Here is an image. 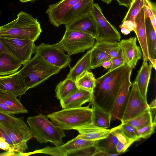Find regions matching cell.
I'll return each mask as SVG.
<instances>
[{
  "mask_svg": "<svg viewBox=\"0 0 156 156\" xmlns=\"http://www.w3.org/2000/svg\"><path fill=\"white\" fill-rule=\"evenodd\" d=\"M102 1L108 4L111 2L113 0H101Z\"/></svg>",
  "mask_w": 156,
  "mask_h": 156,
  "instance_id": "cell-53",
  "label": "cell"
},
{
  "mask_svg": "<svg viewBox=\"0 0 156 156\" xmlns=\"http://www.w3.org/2000/svg\"><path fill=\"white\" fill-rule=\"evenodd\" d=\"M36 153H43L53 156H67V154L60 148L59 147H47L41 149L37 150L33 152L23 153V155H29Z\"/></svg>",
  "mask_w": 156,
  "mask_h": 156,
  "instance_id": "cell-38",
  "label": "cell"
},
{
  "mask_svg": "<svg viewBox=\"0 0 156 156\" xmlns=\"http://www.w3.org/2000/svg\"><path fill=\"white\" fill-rule=\"evenodd\" d=\"M96 150V147L94 145L77 151L71 155L94 156Z\"/></svg>",
  "mask_w": 156,
  "mask_h": 156,
  "instance_id": "cell-43",
  "label": "cell"
},
{
  "mask_svg": "<svg viewBox=\"0 0 156 156\" xmlns=\"http://www.w3.org/2000/svg\"><path fill=\"white\" fill-rule=\"evenodd\" d=\"M27 121L32 137L41 144L50 142L56 146L63 144L62 138L66 136L64 130L55 126L42 114L27 118Z\"/></svg>",
  "mask_w": 156,
  "mask_h": 156,
  "instance_id": "cell-4",
  "label": "cell"
},
{
  "mask_svg": "<svg viewBox=\"0 0 156 156\" xmlns=\"http://www.w3.org/2000/svg\"><path fill=\"white\" fill-rule=\"evenodd\" d=\"M90 13L96 24L97 34L95 38L96 41L116 43L120 41V33L106 19L98 3H94Z\"/></svg>",
  "mask_w": 156,
  "mask_h": 156,
  "instance_id": "cell-8",
  "label": "cell"
},
{
  "mask_svg": "<svg viewBox=\"0 0 156 156\" xmlns=\"http://www.w3.org/2000/svg\"><path fill=\"white\" fill-rule=\"evenodd\" d=\"M118 141L117 138L110 133L107 137L96 141L95 146L100 151L109 153H117L116 146Z\"/></svg>",
  "mask_w": 156,
  "mask_h": 156,
  "instance_id": "cell-29",
  "label": "cell"
},
{
  "mask_svg": "<svg viewBox=\"0 0 156 156\" xmlns=\"http://www.w3.org/2000/svg\"><path fill=\"white\" fill-rule=\"evenodd\" d=\"M75 81L66 78L60 82L56 86L55 91L57 98L61 101L78 89Z\"/></svg>",
  "mask_w": 156,
  "mask_h": 156,
  "instance_id": "cell-27",
  "label": "cell"
},
{
  "mask_svg": "<svg viewBox=\"0 0 156 156\" xmlns=\"http://www.w3.org/2000/svg\"><path fill=\"white\" fill-rule=\"evenodd\" d=\"M57 127L61 129L71 130L93 123V111L89 105L78 108L63 109L47 115Z\"/></svg>",
  "mask_w": 156,
  "mask_h": 156,
  "instance_id": "cell-1",
  "label": "cell"
},
{
  "mask_svg": "<svg viewBox=\"0 0 156 156\" xmlns=\"http://www.w3.org/2000/svg\"><path fill=\"white\" fill-rule=\"evenodd\" d=\"M0 149L6 151H9L11 152H14L11 149L9 144L2 138H0Z\"/></svg>",
  "mask_w": 156,
  "mask_h": 156,
  "instance_id": "cell-46",
  "label": "cell"
},
{
  "mask_svg": "<svg viewBox=\"0 0 156 156\" xmlns=\"http://www.w3.org/2000/svg\"><path fill=\"white\" fill-rule=\"evenodd\" d=\"M0 138H2L5 139V141L9 144L11 149L14 151L13 144L4 130L3 126L0 123Z\"/></svg>",
  "mask_w": 156,
  "mask_h": 156,
  "instance_id": "cell-44",
  "label": "cell"
},
{
  "mask_svg": "<svg viewBox=\"0 0 156 156\" xmlns=\"http://www.w3.org/2000/svg\"><path fill=\"white\" fill-rule=\"evenodd\" d=\"M144 6L143 0H132L129 9L122 22L135 24V19Z\"/></svg>",
  "mask_w": 156,
  "mask_h": 156,
  "instance_id": "cell-34",
  "label": "cell"
},
{
  "mask_svg": "<svg viewBox=\"0 0 156 156\" xmlns=\"http://www.w3.org/2000/svg\"><path fill=\"white\" fill-rule=\"evenodd\" d=\"M95 40L89 34L66 29L62 39L55 44L70 55L91 48L95 44Z\"/></svg>",
  "mask_w": 156,
  "mask_h": 156,
  "instance_id": "cell-5",
  "label": "cell"
},
{
  "mask_svg": "<svg viewBox=\"0 0 156 156\" xmlns=\"http://www.w3.org/2000/svg\"><path fill=\"white\" fill-rule=\"evenodd\" d=\"M90 104L93 111V123L101 128L109 127L111 120V113L105 111L93 101Z\"/></svg>",
  "mask_w": 156,
  "mask_h": 156,
  "instance_id": "cell-26",
  "label": "cell"
},
{
  "mask_svg": "<svg viewBox=\"0 0 156 156\" xmlns=\"http://www.w3.org/2000/svg\"><path fill=\"white\" fill-rule=\"evenodd\" d=\"M120 5L128 7L132 0H116Z\"/></svg>",
  "mask_w": 156,
  "mask_h": 156,
  "instance_id": "cell-50",
  "label": "cell"
},
{
  "mask_svg": "<svg viewBox=\"0 0 156 156\" xmlns=\"http://www.w3.org/2000/svg\"><path fill=\"white\" fill-rule=\"evenodd\" d=\"M112 57L104 51L94 46L91 54V69H93L104 61L110 60Z\"/></svg>",
  "mask_w": 156,
  "mask_h": 156,
  "instance_id": "cell-36",
  "label": "cell"
},
{
  "mask_svg": "<svg viewBox=\"0 0 156 156\" xmlns=\"http://www.w3.org/2000/svg\"><path fill=\"white\" fill-rule=\"evenodd\" d=\"M132 69H127L123 82L115 99L111 113V120L116 119L121 121L130 94V88L132 85L130 77Z\"/></svg>",
  "mask_w": 156,
  "mask_h": 156,
  "instance_id": "cell-10",
  "label": "cell"
},
{
  "mask_svg": "<svg viewBox=\"0 0 156 156\" xmlns=\"http://www.w3.org/2000/svg\"><path fill=\"white\" fill-rule=\"evenodd\" d=\"M1 27L0 26V32L1 30ZM0 52H5L7 53L12 57L17 59L10 52H9L5 48V47L3 45L2 42L0 38Z\"/></svg>",
  "mask_w": 156,
  "mask_h": 156,
  "instance_id": "cell-51",
  "label": "cell"
},
{
  "mask_svg": "<svg viewBox=\"0 0 156 156\" xmlns=\"http://www.w3.org/2000/svg\"><path fill=\"white\" fill-rule=\"evenodd\" d=\"M146 41L149 61L154 69L156 65V31L149 17L145 18Z\"/></svg>",
  "mask_w": 156,
  "mask_h": 156,
  "instance_id": "cell-22",
  "label": "cell"
},
{
  "mask_svg": "<svg viewBox=\"0 0 156 156\" xmlns=\"http://www.w3.org/2000/svg\"><path fill=\"white\" fill-rule=\"evenodd\" d=\"M28 90L20 70L10 75L0 76V94L21 97Z\"/></svg>",
  "mask_w": 156,
  "mask_h": 156,
  "instance_id": "cell-12",
  "label": "cell"
},
{
  "mask_svg": "<svg viewBox=\"0 0 156 156\" xmlns=\"http://www.w3.org/2000/svg\"><path fill=\"white\" fill-rule=\"evenodd\" d=\"M65 25L66 29L87 34L94 38L97 34L96 23L91 13Z\"/></svg>",
  "mask_w": 156,
  "mask_h": 156,
  "instance_id": "cell-19",
  "label": "cell"
},
{
  "mask_svg": "<svg viewBox=\"0 0 156 156\" xmlns=\"http://www.w3.org/2000/svg\"><path fill=\"white\" fill-rule=\"evenodd\" d=\"M110 130V133L115 136L119 141L124 144L130 146L135 142L134 140L129 139L125 135L119 126L111 129Z\"/></svg>",
  "mask_w": 156,
  "mask_h": 156,
  "instance_id": "cell-40",
  "label": "cell"
},
{
  "mask_svg": "<svg viewBox=\"0 0 156 156\" xmlns=\"http://www.w3.org/2000/svg\"><path fill=\"white\" fill-rule=\"evenodd\" d=\"M145 18L149 17L154 30L156 31V4L149 0H143Z\"/></svg>",
  "mask_w": 156,
  "mask_h": 156,
  "instance_id": "cell-37",
  "label": "cell"
},
{
  "mask_svg": "<svg viewBox=\"0 0 156 156\" xmlns=\"http://www.w3.org/2000/svg\"><path fill=\"white\" fill-rule=\"evenodd\" d=\"M20 62L9 54L0 52V76L12 74L22 66Z\"/></svg>",
  "mask_w": 156,
  "mask_h": 156,
  "instance_id": "cell-24",
  "label": "cell"
},
{
  "mask_svg": "<svg viewBox=\"0 0 156 156\" xmlns=\"http://www.w3.org/2000/svg\"><path fill=\"white\" fill-rule=\"evenodd\" d=\"M119 126L123 133L129 139L135 141L140 139L137 136L136 129L131 125L122 122Z\"/></svg>",
  "mask_w": 156,
  "mask_h": 156,
  "instance_id": "cell-39",
  "label": "cell"
},
{
  "mask_svg": "<svg viewBox=\"0 0 156 156\" xmlns=\"http://www.w3.org/2000/svg\"></svg>",
  "mask_w": 156,
  "mask_h": 156,
  "instance_id": "cell-55",
  "label": "cell"
},
{
  "mask_svg": "<svg viewBox=\"0 0 156 156\" xmlns=\"http://www.w3.org/2000/svg\"><path fill=\"white\" fill-rule=\"evenodd\" d=\"M122 51V58L127 68H135L138 61L142 58L141 48L136 44V38L122 39L117 43Z\"/></svg>",
  "mask_w": 156,
  "mask_h": 156,
  "instance_id": "cell-13",
  "label": "cell"
},
{
  "mask_svg": "<svg viewBox=\"0 0 156 156\" xmlns=\"http://www.w3.org/2000/svg\"><path fill=\"white\" fill-rule=\"evenodd\" d=\"M36 52L48 63L62 69L69 66L71 61L70 55L55 44L41 43L37 46Z\"/></svg>",
  "mask_w": 156,
  "mask_h": 156,
  "instance_id": "cell-9",
  "label": "cell"
},
{
  "mask_svg": "<svg viewBox=\"0 0 156 156\" xmlns=\"http://www.w3.org/2000/svg\"><path fill=\"white\" fill-rule=\"evenodd\" d=\"M61 69L48 63L36 52L33 58L23 65L20 70L29 89L58 74Z\"/></svg>",
  "mask_w": 156,
  "mask_h": 156,
  "instance_id": "cell-3",
  "label": "cell"
},
{
  "mask_svg": "<svg viewBox=\"0 0 156 156\" xmlns=\"http://www.w3.org/2000/svg\"><path fill=\"white\" fill-rule=\"evenodd\" d=\"M3 126L13 144L14 152L18 153H24L28 149L27 141L24 140L13 130Z\"/></svg>",
  "mask_w": 156,
  "mask_h": 156,
  "instance_id": "cell-33",
  "label": "cell"
},
{
  "mask_svg": "<svg viewBox=\"0 0 156 156\" xmlns=\"http://www.w3.org/2000/svg\"><path fill=\"white\" fill-rule=\"evenodd\" d=\"M94 4V0H82L78 2L66 14L62 24H68L90 14Z\"/></svg>",
  "mask_w": 156,
  "mask_h": 156,
  "instance_id": "cell-17",
  "label": "cell"
},
{
  "mask_svg": "<svg viewBox=\"0 0 156 156\" xmlns=\"http://www.w3.org/2000/svg\"><path fill=\"white\" fill-rule=\"evenodd\" d=\"M147 61L143 59L142 65L138 72L134 81L137 83L140 92L147 101V93L148 86L151 78L152 66L148 65Z\"/></svg>",
  "mask_w": 156,
  "mask_h": 156,
  "instance_id": "cell-21",
  "label": "cell"
},
{
  "mask_svg": "<svg viewBox=\"0 0 156 156\" xmlns=\"http://www.w3.org/2000/svg\"><path fill=\"white\" fill-rule=\"evenodd\" d=\"M127 69V66L124 64L112 70H108L104 75L96 79L97 84L111 83L124 74Z\"/></svg>",
  "mask_w": 156,
  "mask_h": 156,
  "instance_id": "cell-32",
  "label": "cell"
},
{
  "mask_svg": "<svg viewBox=\"0 0 156 156\" xmlns=\"http://www.w3.org/2000/svg\"><path fill=\"white\" fill-rule=\"evenodd\" d=\"M17 97L9 94H0V99L6 104L17 111L19 114L27 113V110L23 106Z\"/></svg>",
  "mask_w": 156,
  "mask_h": 156,
  "instance_id": "cell-35",
  "label": "cell"
},
{
  "mask_svg": "<svg viewBox=\"0 0 156 156\" xmlns=\"http://www.w3.org/2000/svg\"><path fill=\"white\" fill-rule=\"evenodd\" d=\"M0 112L9 115L19 114L17 111L6 104L0 99Z\"/></svg>",
  "mask_w": 156,
  "mask_h": 156,
  "instance_id": "cell-42",
  "label": "cell"
},
{
  "mask_svg": "<svg viewBox=\"0 0 156 156\" xmlns=\"http://www.w3.org/2000/svg\"><path fill=\"white\" fill-rule=\"evenodd\" d=\"M94 94L82 89H78L65 99L60 101L62 109L75 108L82 107L87 102L91 103L93 100Z\"/></svg>",
  "mask_w": 156,
  "mask_h": 156,
  "instance_id": "cell-16",
  "label": "cell"
},
{
  "mask_svg": "<svg viewBox=\"0 0 156 156\" xmlns=\"http://www.w3.org/2000/svg\"><path fill=\"white\" fill-rule=\"evenodd\" d=\"M145 17L143 6L135 19V32L140 45L143 59L149 61L147 48L145 28Z\"/></svg>",
  "mask_w": 156,
  "mask_h": 156,
  "instance_id": "cell-20",
  "label": "cell"
},
{
  "mask_svg": "<svg viewBox=\"0 0 156 156\" xmlns=\"http://www.w3.org/2000/svg\"><path fill=\"white\" fill-rule=\"evenodd\" d=\"M117 43L109 41H96L94 46L104 51L112 58H122L121 50Z\"/></svg>",
  "mask_w": 156,
  "mask_h": 156,
  "instance_id": "cell-30",
  "label": "cell"
},
{
  "mask_svg": "<svg viewBox=\"0 0 156 156\" xmlns=\"http://www.w3.org/2000/svg\"><path fill=\"white\" fill-rule=\"evenodd\" d=\"M75 82L78 88L85 90L94 94L97 83L96 79L92 72L89 71L85 72Z\"/></svg>",
  "mask_w": 156,
  "mask_h": 156,
  "instance_id": "cell-28",
  "label": "cell"
},
{
  "mask_svg": "<svg viewBox=\"0 0 156 156\" xmlns=\"http://www.w3.org/2000/svg\"><path fill=\"white\" fill-rule=\"evenodd\" d=\"M1 27L0 37H19L34 42L38 38L42 31L37 19L23 11L19 13L16 19Z\"/></svg>",
  "mask_w": 156,
  "mask_h": 156,
  "instance_id": "cell-2",
  "label": "cell"
},
{
  "mask_svg": "<svg viewBox=\"0 0 156 156\" xmlns=\"http://www.w3.org/2000/svg\"><path fill=\"white\" fill-rule=\"evenodd\" d=\"M82 0H61L55 4L49 5L46 13L50 23L58 27L68 12L78 2Z\"/></svg>",
  "mask_w": 156,
  "mask_h": 156,
  "instance_id": "cell-14",
  "label": "cell"
},
{
  "mask_svg": "<svg viewBox=\"0 0 156 156\" xmlns=\"http://www.w3.org/2000/svg\"><path fill=\"white\" fill-rule=\"evenodd\" d=\"M149 108H156V99L153 100L149 105Z\"/></svg>",
  "mask_w": 156,
  "mask_h": 156,
  "instance_id": "cell-52",
  "label": "cell"
},
{
  "mask_svg": "<svg viewBox=\"0 0 156 156\" xmlns=\"http://www.w3.org/2000/svg\"><path fill=\"white\" fill-rule=\"evenodd\" d=\"M2 43L22 65L28 62L32 55L36 52V46L31 40L19 37H0Z\"/></svg>",
  "mask_w": 156,
  "mask_h": 156,
  "instance_id": "cell-6",
  "label": "cell"
},
{
  "mask_svg": "<svg viewBox=\"0 0 156 156\" xmlns=\"http://www.w3.org/2000/svg\"><path fill=\"white\" fill-rule=\"evenodd\" d=\"M149 108V105L141 94L137 83H132L127 104L121 122L133 119Z\"/></svg>",
  "mask_w": 156,
  "mask_h": 156,
  "instance_id": "cell-11",
  "label": "cell"
},
{
  "mask_svg": "<svg viewBox=\"0 0 156 156\" xmlns=\"http://www.w3.org/2000/svg\"><path fill=\"white\" fill-rule=\"evenodd\" d=\"M111 65L112 62L111 59H110L105 61L102 62L98 66V67L102 66L106 69H109L111 67Z\"/></svg>",
  "mask_w": 156,
  "mask_h": 156,
  "instance_id": "cell-49",
  "label": "cell"
},
{
  "mask_svg": "<svg viewBox=\"0 0 156 156\" xmlns=\"http://www.w3.org/2000/svg\"><path fill=\"white\" fill-rule=\"evenodd\" d=\"M122 122L131 125L136 130L152 123V116L149 108L136 117Z\"/></svg>",
  "mask_w": 156,
  "mask_h": 156,
  "instance_id": "cell-31",
  "label": "cell"
},
{
  "mask_svg": "<svg viewBox=\"0 0 156 156\" xmlns=\"http://www.w3.org/2000/svg\"><path fill=\"white\" fill-rule=\"evenodd\" d=\"M91 48L90 49L78 60L73 67L70 68L66 78L76 81L85 72L91 69Z\"/></svg>",
  "mask_w": 156,
  "mask_h": 156,
  "instance_id": "cell-23",
  "label": "cell"
},
{
  "mask_svg": "<svg viewBox=\"0 0 156 156\" xmlns=\"http://www.w3.org/2000/svg\"><path fill=\"white\" fill-rule=\"evenodd\" d=\"M35 0H20V1L22 2H27L29 1H33Z\"/></svg>",
  "mask_w": 156,
  "mask_h": 156,
  "instance_id": "cell-54",
  "label": "cell"
},
{
  "mask_svg": "<svg viewBox=\"0 0 156 156\" xmlns=\"http://www.w3.org/2000/svg\"><path fill=\"white\" fill-rule=\"evenodd\" d=\"M112 65L109 70L115 69L124 64L123 60L121 57H113L111 59Z\"/></svg>",
  "mask_w": 156,
  "mask_h": 156,
  "instance_id": "cell-45",
  "label": "cell"
},
{
  "mask_svg": "<svg viewBox=\"0 0 156 156\" xmlns=\"http://www.w3.org/2000/svg\"><path fill=\"white\" fill-rule=\"evenodd\" d=\"M130 146L123 144L120 142H118L116 146V151L117 153L121 154L125 152Z\"/></svg>",
  "mask_w": 156,
  "mask_h": 156,
  "instance_id": "cell-47",
  "label": "cell"
},
{
  "mask_svg": "<svg viewBox=\"0 0 156 156\" xmlns=\"http://www.w3.org/2000/svg\"><path fill=\"white\" fill-rule=\"evenodd\" d=\"M125 74L111 83L98 84V92L95 96L94 95L92 101L105 111L111 113L116 97L123 82Z\"/></svg>",
  "mask_w": 156,
  "mask_h": 156,
  "instance_id": "cell-7",
  "label": "cell"
},
{
  "mask_svg": "<svg viewBox=\"0 0 156 156\" xmlns=\"http://www.w3.org/2000/svg\"><path fill=\"white\" fill-rule=\"evenodd\" d=\"M155 126L156 124L152 123L136 130L137 136L139 139L149 137L154 133Z\"/></svg>",
  "mask_w": 156,
  "mask_h": 156,
  "instance_id": "cell-41",
  "label": "cell"
},
{
  "mask_svg": "<svg viewBox=\"0 0 156 156\" xmlns=\"http://www.w3.org/2000/svg\"><path fill=\"white\" fill-rule=\"evenodd\" d=\"M0 123L14 131L27 142L32 137L30 129L23 117L17 118L0 112Z\"/></svg>",
  "mask_w": 156,
  "mask_h": 156,
  "instance_id": "cell-15",
  "label": "cell"
},
{
  "mask_svg": "<svg viewBox=\"0 0 156 156\" xmlns=\"http://www.w3.org/2000/svg\"><path fill=\"white\" fill-rule=\"evenodd\" d=\"M120 154V153H109L105 152L100 151L98 150L96 147L95 152L94 154V156H118Z\"/></svg>",
  "mask_w": 156,
  "mask_h": 156,
  "instance_id": "cell-48",
  "label": "cell"
},
{
  "mask_svg": "<svg viewBox=\"0 0 156 156\" xmlns=\"http://www.w3.org/2000/svg\"><path fill=\"white\" fill-rule=\"evenodd\" d=\"M96 141H90L75 137L59 147L67 156L78 151L95 145Z\"/></svg>",
  "mask_w": 156,
  "mask_h": 156,
  "instance_id": "cell-25",
  "label": "cell"
},
{
  "mask_svg": "<svg viewBox=\"0 0 156 156\" xmlns=\"http://www.w3.org/2000/svg\"><path fill=\"white\" fill-rule=\"evenodd\" d=\"M79 134L76 137L90 141H96L107 137L110 133V129L100 127L93 123L75 128Z\"/></svg>",
  "mask_w": 156,
  "mask_h": 156,
  "instance_id": "cell-18",
  "label": "cell"
}]
</instances>
